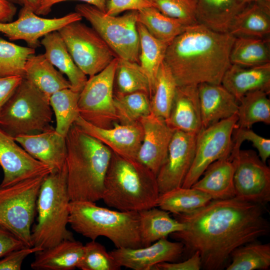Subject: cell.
I'll use <instances>...</instances> for the list:
<instances>
[{"label":"cell","mask_w":270,"mask_h":270,"mask_svg":"<svg viewBox=\"0 0 270 270\" xmlns=\"http://www.w3.org/2000/svg\"><path fill=\"white\" fill-rule=\"evenodd\" d=\"M264 212L262 205L236 196L212 200L193 211L173 214L186 228L170 236L182 242L184 250L199 252L202 268L222 270L236 248L268 234L270 225Z\"/></svg>","instance_id":"cell-1"},{"label":"cell","mask_w":270,"mask_h":270,"mask_svg":"<svg viewBox=\"0 0 270 270\" xmlns=\"http://www.w3.org/2000/svg\"><path fill=\"white\" fill-rule=\"evenodd\" d=\"M235 37L198 23L186 26L168 45L164 62L178 86L202 83L221 84L231 64Z\"/></svg>","instance_id":"cell-2"},{"label":"cell","mask_w":270,"mask_h":270,"mask_svg":"<svg viewBox=\"0 0 270 270\" xmlns=\"http://www.w3.org/2000/svg\"><path fill=\"white\" fill-rule=\"evenodd\" d=\"M67 185L70 200H102L112 157L110 148L74 124L66 136Z\"/></svg>","instance_id":"cell-3"},{"label":"cell","mask_w":270,"mask_h":270,"mask_svg":"<svg viewBox=\"0 0 270 270\" xmlns=\"http://www.w3.org/2000/svg\"><path fill=\"white\" fill-rule=\"evenodd\" d=\"M159 195L154 173L138 162L112 152L102 198L108 206L138 212L156 207Z\"/></svg>","instance_id":"cell-4"},{"label":"cell","mask_w":270,"mask_h":270,"mask_svg":"<svg viewBox=\"0 0 270 270\" xmlns=\"http://www.w3.org/2000/svg\"><path fill=\"white\" fill-rule=\"evenodd\" d=\"M68 210V224L82 236L92 240L105 236L116 248L142 247L138 212L110 210L86 200H70Z\"/></svg>","instance_id":"cell-5"},{"label":"cell","mask_w":270,"mask_h":270,"mask_svg":"<svg viewBox=\"0 0 270 270\" xmlns=\"http://www.w3.org/2000/svg\"><path fill=\"white\" fill-rule=\"evenodd\" d=\"M70 201L66 164L47 174L40 186L36 202L37 222L32 230L33 246L46 248L64 240H74L67 228Z\"/></svg>","instance_id":"cell-6"},{"label":"cell","mask_w":270,"mask_h":270,"mask_svg":"<svg viewBox=\"0 0 270 270\" xmlns=\"http://www.w3.org/2000/svg\"><path fill=\"white\" fill-rule=\"evenodd\" d=\"M50 99L23 78L0 110V129L14 138L53 128Z\"/></svg>","instance_id":"cell-7"},{"label":"cell","mask_w":270,"mask_h":270,"mask_svg":"<svg viewBox=\"0 0 270 270\" xmlns=\"http://www.w3.org/2000/svg\"><path fill=\"white\" fill-rule=\"evenodd\" d=\"M46 176L28 178L8 186L0 185V226L26 246H34L31 228L40 188Z\"/></svg>","instance_id":"cell-8"},{"label":"cell","mask_w":270,"mask_h":270,"mask_svg":"<svg viewBox=\"0 0 270 270\" xmlns=\"http://www.w3.org/2000/svg\"><path fill=\"white\" fill-rule=\"evenodd\" d=\"M75 10L89 22L118 58L139 64L138 11H128L121 16H110L88 4H77Z\"/></svg>","instance_id":"cell-9"},{"label":"cell","mask_w":270,"mask_h":270,"mask_svg":"<svg viewBox=\"0 0 270 270\" xmlns=\"http://www.w3.org/2000/svg\"><path fill=\"white\" fill-rule=\"evenodd\" d=\"M58 32L76 65L90 77L118 58L97 32L80 20L70 23Z\"/></svg>","instance_id":"cell-10"},{"label":"cell","mask_w":270,"mask_h":270,"mask_svg":"<svg viewBox=\"0 0 270 270\" xmlns=\"http://www.w3.org/2000/svg\"><path fill=\"white\" fill-rule=\"evenodd\" d=\"M118 58L104 69L90 77L80 93V116L90 124L102 128H110L118 120L114 106V74Z\"/></svg>","instance_id":"cell-11"},{"label":"cell","mask_w":270,"mask_h":270,"mask_svg":"<svg viewBox=\"0 0 270 270\" xmlns=\"http://www.w3.org/2000/svg\"><path fill=\"white\" fill-rule=\"evenodd\" d=\"M237 121L236 114L202 128L197 134L194 159L182 187L190 188L212 163L230 154L232 134Z\"/></svg>","instance_id":"cell-12"},{"label":"cell","mask_w":270,"mask_h":270,"mask_svg":"<svg viewBox=\"0 0 270 270\" xmlns=\"http://www.w3.org/2000/svg\"><path fill=\"white\" fill-rule=\"evenodd\" d=\"M236 160V196L264 206L270 201V169L251 150L231 152Z\"/></svg>","instance_id":"cell-13"},{"label":"cell","mask_w":270,"mask_h":270,"mask_svg":"<svg viewBox=\"0 0 270 270\" xmlns=\"http://www.w3.org/2000/svg\"><path fill=\"white\" fill-rule=\"evenodd\" d=\"M196 134L174 130L166 160L156 175L160 194L182 187L194 159Z\"/></svg>","instance_id":"cell-14"},{"label":"cell","mask_w":270,"mask_h":270,"mask_svg":"<svg viewBox=\"0 0 270 270\" xmlns=\"http://www.w3.org/2000/svg\"><path fill=\"white\" fill-rule=\"evenodd\" d=\"M82 18L76 12L58 18H44L22 6L16 20L0 22V32L10 40H23L28 46L35 48L40 46V38L50 32L58 31L70 23L81 20Z\"/></svg>","instance_id":"cell-15"},{"label":"cell","mask_w":270,"mask_h":270,"mask_svg":"<svg viewBox=\"0 0 270 270\" xmlns=\"http://www.w3.org/2000/svg\"><path fill=\"white\" fill-rule=\"evenodd\" d=\"M0 166L4 172L0 184L2 186L52 172L48 166L32 157L13 138L0 129Z\"/></svg>","instance_id":"cell-16"},{"label":"cell","mask_w":270,"mask_h":270,"mask_svg":"<svg viewBox=\"0 0 270 270\" xmlns=\"http://www.w3.org/2000/svg\"><path fill=\"white\" fill-rule=\"evenodd\" d=\"M74 124L113 152L136 161L143 138V130L140 121L129 124L114 122L112 127L102 128L90 124L79 116Z\"/></svg>","instance_id":"cell-17"},{"label":"cell","mask_w":270,"mask_h":270,"mask_svg":"<svg viewBox=\"0 0 270 270\" xmlns=\"http://www.w3.org/2000/svg\"><path fill=\"white\" fill-rule=\"evenodd\" d=\"M139 121L143 130V138L136 161L156 176L166 160L174 130L165 120L152 112Z\"/></svg>","instance_id":"cell-18"},{"label":"cell","mask_w":270,"mask_h":270,"mask_svg":"<svg viewBox=\"0 0 270 270\" xmlns=\"http://www.w3.org/2000/svg\"><path fill=\"white\" fill-rule=\"evenodd\" d=\"M184 251L182 242H170L166 238L148 246L116 248L109 252L121 267L134 270H150L158 264L175 262Z\"/></svg>","instance_id":"cell-19"},{"label":"cell","mask_w":270,"mask_h":270,"mask_svg":"<svg viewBox=\"0 0 270 270\" xmlns=\"http://www.w3.org/2000/svg\"><path fill=\"white\" fill-rule=\"evenodd\" d=\"M14 140L32 157L48 166L52 172L62 170L66 164V137L58 134L55 128L18 136Z\"/></svg>","instance_id":"cell-20"},{"label":"cell","mask_w":270,"mask_h":270,"mask_svg":"<svg viewBox=\"0 0 270 270\" xmlns=\"http://www.w3.org/2000/svg\"><path fill=\"white\" fill-rule=\"evenodd\" d=\"M174 130L197 134L202 128L198 85L178 86L168 118Z\"/></svg>","instance_id":"cell-21"},{"label":"cell","mask_w":270,"mask_h":270,"mask_svg":"<svg viewBox=\"0 0 270 270\" xmlns=\"http://www.w3.org/2000/svg\"><path fill=\"white\" fill-rule=\"evenodd\" d=\"M221 84L240 102L248 92H270V62L254 66L231 64L226 71Z\"/></svg>","instance_id":"cell-22"},{"label":"cell","mask_w":270,"mask_h":270,"mask_svg":"<svg viewBox=\"0 0 270 270\" xmlns=\"http://www.w3.org/2000/svg\"><path fill=\"white\" fill-rule=\"evenodd\" d=\"M202 128L236 114L238 101L221 84H198Z\"/></svg>","instance_id":"cell-23"},{"label":"cell","mask_w":270,"mask_h":270,"mask_svg":"<svg viewBox=\"0 0 270 270\" xmlns=\"http://www.w3.org/2000/svg\"><path fill=\"white\" fill-rule=\"evenodd\" d=\"M236 160L233 155L212 163L190 188L208 194L212 200H224L236 196L234 176Z\"/></svg>","instance_id":"cell-24"},{"label":"cell","mask_w":270,"mask_h":270,"mask_svg":"<svg viewBox=\"0 0 270 270\" xmlns=\"http://www.w3.org/2000/svg\"><path fill=\"white\" fill-rule=\"evenodd\" d=\"M270 4V0H258L247 4L234 18L228 33L234 37L268 38Z\"/></svg>","instance_id":"cell-25"},{"label":"cell","mask_w":270,"mask_h":270,"mask_svg":"<svg viewBox=\"0 0 270 270\" xmlns=\"http://www.w3.org/2000/svg\"><path fill=\"white\" fill-rule=\"evenodd\" d=\"M80 242L64 240L35 252L30 266L35 270H72L77 268L84 254Z\"/></svg>","instance_id":"cell-26"},{"label":"cell","mask_w":270,"mask_h":270,"mask_svg":"<svg viewBox=\"0 0 270 270\" xmlns=\"http://www.w3.org/2000/svg\"><path fill=\"white\" fill-rule=\"evenodd\" d=\"M45 49L44 55L52 64L62 74H65L71 85V88L80 92L88 79L76 65L58 31L45 35L40 42Z\"/></svg>","instance_id":"cell-27"},{"label":"cell","mask_w":270,"mask_h":270,"mask_svg":"<svg viewBox=\"0 0 270 270\" xmlns=\"http://www.w3.org/2000/svg\"><path fill=\"white\" fill-rule=\"evenodd\" d=\"M24 78L49 99L56 92L71 88L70 82L57 70L44 54H32L26 60Z\"/></svg>","instance_id":"cell-28"},{"label":"cell","mask_w":270,"mask_h":270,"mask_svg":"<svg viewBox=\"0 0 270 270\" xmlns=\"http://www.w3.org/2000/svg\"><path fill=\"white\" fill-rule=\"evenodd\" d=\"M198 22L220 32L226 33L234 16L247 4L236 0H195Z\"/></svg>","instance_id":"cell-29"},{"label":"cell","mask_w":270,"mask_h":270,"mask_svg":"<svg viewBox=\"0 0 270 270\" xmlns=\"http://www.w3.org/2000/svg\"><path fill=\"white\" fill-rule=\"evenodd\" d=\"M138 214L142 247L186 228L184 224L172 218L168 212L156 207L140 211Z\"/></svg>","instance_id":"cell-30"},{"label":"cell","mask_w":270,"mask_h":270,"mask_svg":"<svg viewBox=\"0 0 270 270\" xmlns=\"http://www.w3.org/2000/svg\"><path fill=\"white\" fill-rule=\"evenodd\" d=\"M140 43L139 64L148 76L151 96L154 93L157 74L164 62L168 44L153 36L140 23L137 22Z\"/></svg>","instance_id":"cell-31"},{"label":"cell","mask_w":270,"mask_h":270,"mask_svg":"<svg viewBox=\"0 0 270 270\" xmlns=\"http://www.w3.org/2000/svg\"><path fill=\"white\" fill-rule=\"evenodd\" d=\"M269 38L235 37L230 52L231 64L254 66L270 62Z\"/></svg>","instance_id":"cell-32"},{"label":"cell","mask_w":270,"mask_h":270,"mask_svg":"<svg viewBox=\"0 0 270 270\" xmlns=\"http://www.w3.org/2000/svg\"><path fill=\"white\" fill-rule=\"evenodd\" d=\"M212 200L210 196L201 190L178 187L160 194L156 206L173 214H184L205 206Z\"/></svg>","instance_id":"cell-33"},{"label":"cell","mask_w":270,"mask_h":270,"mask_svg":"<svg viewBox=\"0 0 270 270\" xmlns=\"http://www.w3.org/2000/svg\"><path fill=\"white\" fill-rule=\"evenodd\" d=\"M138 22L155 38L168 44L186 26L180 20L167 16L154 7L138 10Z\"/></svg>","instance_id":"cell-34"},{"label":"cell","mask_w":270,"mask_h":270,"mask_svg":"<svg viewBox=\"0 0 270 270\" xmlns=\"http://www.w3.org/2000/svg\"><path fill=\"white\" fill-rule=\"evenodd\" d=\"M268 94L262 90L246 94L240 100L236 115L237 126L250 128L256 123L270 124V100Z\"/></svg>","instance_id":"cell-35"},{"label":"cell","mask_w":270,"mask_h":270,"mask_svg":"<svg viewBox=\"0 0 270 270\" xmlns=\"http://www.w3.org/2000/svg\"><path fill=\"white\" fill-rule=\"evenodd\" d=\"M80 92L71 88L60 90L50 98V104L56 119V131L66 137L71 126L80 116Z\"/></svg>","instance_id":"cell-36"},{"label":"cell","mask_w":270,"mask_h":270,"mask_svg":"<svg viewBox=\"0 0 270 270\" xmlns=\"http://www.w3.org/2000/svg\"><path fill=\"white\" fill-rule=\"evenodd\" d=\"M226 270H266L270 266V244L256 241L236 248Z\"/></svg>","instance_id":"cell-37"},{"label":"cell","mask_w":270,"mask_h":270,"mask_svg":"<svg viewBox=\"0 0 270 270\" xmlns=\"http://www.w3.org/2000/svg\"><path fill=\"white\" fill-rule=\"evenodd\" d=\"M177 86L172 72L163 62L158 69L154 92L150 99L152 114L168 119Z\"/></svg>","instance_id":"cell-38"},{"label":"cell","mask_w":270,"mask_h":270,"mask_svg":"<svg viewBox=\"0 0 270 270\" xmlns=\"http://www.w3.org/2000/svg\"><path fill=\"white\" fill-rule=\"evenodd\" d=\"M114 82L117 94L142 92L147 94L150 99V82L138 63L118 58Z\"/></svg>","instance_id":"cell-39"},{"label":"cell","mask_w":270,"mask_h":270,"mask_svg":"<svg viewBox=\"0 0 270 270\" xmlns=\"http://www.w3.org/2000/svg\"><path fill=\"white\" fill-rule=\"evenodd\" d=\"M114 106L118 120L122 124L139 122L151 113L150 96L142 92L114 95Z\"/></svg>","instance_id":"cell-40"},{"label":"cell","mask_w":270,"mask_h":270,"mask_svg":"<svg viewBox=\"0 0 270 270\" xmlns=\"http://www.w3.org/2000/svg\"><path fill=\"white\" fill-rule=\"evenodd\" d=\"M34 54L35 48L18 46L0 38V78H24L26 60Z\"/></svg>","instance_id":"cell-41"},{"label":"cell","mask_w":270,"mask_h":270,"mask_svg":"<svg viewBox=\"0 0 270 270\" xmlns=\"http://www.w3.org/2000/svg\"><path fill=\"white\" fill-rule=\"evenodd\" d=\"M77 268L82 270H119L121 266L103 245L92 240L84 245L83 256Z\"/></svg>","instance_id":"cell-42"},{"label":"cell","mask_w":270,"mask_h":270,"mask_svg":"<svg viewBox=\"0 0 270 270\" xmlns=\"http://www.w3.org/2000/svg\"><path fill=\"white\" fill-rule=\"evenodd\" d=\"M154 8L163 14L180 20L185 26L199 23L195 0H152Z\"/></svg>","instance_id":"cell-43"},{"label":"cell","mask_w":270,"mask_h":270,"mask_svg":"<svg viewBox=\"0 0 270 270\" xmlns=\"http://www.w3.org/2000/svg\"><path fill=\"white\" fill-rule=\"evenodd\" d=\"M232 151H238L243 142L248 140L257 149L258 156L264 163L270 156V140L258 134L250 128L236 127L232 132Z\"/></svg>","instance_id":"cell-44"},{"label":"cell","mask_w":270,"mask_h":270,"mask_svg":"<svg viewBox=\"0 0 270 270\" xmlns=\"http://www.w3.org/2000/svg\"><path fill=\"white\" fill-rule=\"evenodd\" d=\"M42 248L36 246H24L14 250L0 260V270H20L24 259L29 255Z\"/></svg>","instance_id":"cell-45"},{"label":"cell","mask_w":270,"mask_h":270,"mask_svg":"<svg viewBox=\"0 0 270 270\" xmlns=\"http://www.w3.org/2000/svg\"><path fill=\"white\" fill-rule=\"evenodd\" d=\"M149 7L154 8L152 0H108L106 13L116 16L126 10L138 11Z\"/></svg>","instance_id":"cell-46"},{"label":"cell","mask_w":270,"mask_h":270,"mask_svg":"<svg viewBox=\"0 0 270 270\" xmlns=\"http://www.w3.org/2000/svg\"><path fill=\"white\" fill-rule=\"evenodd\" d=\"M202 268L200 254L195 252L187 260L180 262H164L156 264L154 270H199Z\"/></svg>","instance_id":"cell-47"},{"label":"cell","mask_w":270,"mask_h":270,"mask_svg":"<svg viewBox=\"0 0 270 270\" xmlns=\"http://www.w3.org/2000/svg\"><path fill=\"white\" fill-rule=\"evenodd\" d=\"M24 246H26L13 234L0 226V258Z\"/></svg>","instance_id":"cell-48"},{"label":"cell","mask_w":270,"mask_h":270,"mask_svg":"<svg viewBox=\"0 0 270 270\" xmlns=\"http://www.w3.org/2000/svg\"><path fill=\"white\" fill-rule=\"evenodd\" d=\"M22 78L23 77L20 76L0 78V110L14 92Z\"/></svg>","instance_id":"cell-49"},{"label":"cell","mask_w":270,"mask_h":270,"mask_svg":"<svg viewBox=\"0 0 270 270\" xmlns=\"http://www.w3.org/2000/svg\"><path fill=\"white\" fill-rule=\"evenodd\" d=\"M68 0L84 2L95 6L104 12H106V6L108 1V0H42L40 2V6L36 14L38 15H46L50 12L52 7L54 5Z\"/></svg>","instance_id":"cell-50"},{"label":"cell","mask_w":270,"mask_h":270,"mask_svg":"<svg viewBox=\"0 0 270 270\" xmlns=\"http://www.w3.org/2000/svg\"><path fill=\"white\" fill-rule=\"evenodd\" d=\"M16 12L14 2L10 0H0V22L12 21Z\"/></svg>","instance_id":"cell-51"},{"label":"cell","mask_w":270,"mask_h":270,"mask_svg":"<svg viewBox=\"0 0 270 270\" xmlns=\"http://www.w3.org/2000/svg\"><path fill=\"white\" fill-rule=\"evenodd\" d=\"M14 2L36 13L40 6V0H14Z\"/></svg>","instance_id":"cell-52"},{"label":"cell","mask_w":270,"mask_h":270,"mask_svg":"<svg viewBox=\"0 0 270 270\" xmlns=\"http://www.w3.org/2000/svg\"><path fill=\"white\" fill-rule=\"evenodd\" d=\"M236 0L242 4H248L252 2H256L258 0Z\"/></svg>","instance_id":"cell-53"},{"label":"cell","mask_w":270,"mask_h":270,"mask_svg":"<svg viewBox=\"0 0 270 270\" xmlns=\"http://www.w3.org/2000/svg\"><path fill=\"white\" fill-rule=\"evenodd\" d=\"M10 0L11 2H14V0Z\"/></svg>","instance_id":"cell-54"},{"label":"cell","mask_w":270,"mask_h":270,"mask_svg":"<svg viewBox=\"0 0 270 270\" xmlns=\"http://www.w3.org/2000/svg\"><path fill=\"white\" fill-rule=\"evenodd\" d=\"M41 0H40V1H41Z\"/></svg>","instance_id":"cell-55"}]
</instances>
